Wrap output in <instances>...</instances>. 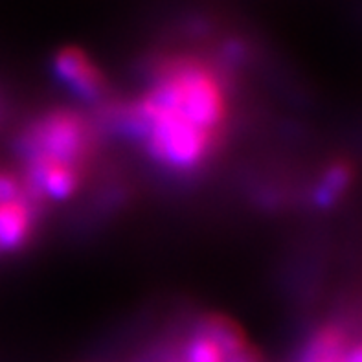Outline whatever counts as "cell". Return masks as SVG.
Segmentation results:
<instances>
[{"mask_svg":"<svg viewBox=\"0 0 362 362\" xmlns=\"http://www.w3.org/2000/svg\"><path fill=\"white\" fill-rule=\"evenodd\" d=\"M234 98L219 66L197 55L156 63L142 88L112 110L122 134L156 170L193 177L216 160L230 133Z\"/></svg>","mask_w":362,"mask_h":362,"instance_id":"1","label":"cell"},{"mask_svg":"<svg viewBox=\"0 0 362 362\" xmlns=\"http://www.w3.org/2000/svg\"><path fill=\"white\" fill-rule=\"evenodd\" d=\"M98 146L100 134L85 110H42L18 133L17 175L42 206L69 202L88 182Z\"/></svg>","mask_w":362,"mask_h":362,"instance_id":"2","label":"cell"},{"mask_svg":"<svg viewBox=\"0 0 362 362\" xmlns=\"http://www.w3.org/2000/svg\"><path fill=\"white\" fill-rule=\"evenodd\" d=\"M162 362H263L235 322L221 315L193 318Z\"/></svg>","mask_w":362,"mask_h":362,"instance_id":"3","label":"cell"},{"mask_svg":"<svg viewBox=\"0 0 362 362\" xmlns=\"http://www.w3.org/2000/svg\"><path fill=\"white\" fill-rule=\"evenodd\" d=\"M42 210L17 171L0 170V257L13 256L32 243Z\"/></svg>","mask_w":362,"mask_h":362,"instance_id":"4","label":"cell"},{"mask_svg":"<svg viewBox=\"0 0 362 362\" xmlns=\"http://www.w3.org/2000/svg\"><path fill=\"white\" fill-rule=\"evenodd\" d=\"M55 79L64 90L85 107H105L110 101V85L105 72L92 55L78 48L64 46L52 61Z\"/></svg>","mask_w":362,"mask_h":362,"instance_id":"5","label":"cell"},{"mask_svg":"<svg viewBox=\"0 0 362 362\" xmlns=\"http://www.w3.org/2000/svg\"><path fill=\"white\" fill-rule=\"evenodd\" d=\"M355 179L354 165L346 160H335L322 171L317 182L313 184L311 202L317 210H331L335 208L346 193L349 192Z\"/></svg>","mask_w":362,"mask_h":362,"instance_id":"6","label":"cell"},{"mask_svg":"<svg viewBox=\"0 0 362 362\" xmlns=\"http://www.w3.org/2000/svg\"><path fill=\"white\" fill-rule=\"evenodd\" d=\"M348 346L344 333L337 327H322L309 339L300 362H342Z\"/></svg>","mask_w":362,"mask_h":362,"instance_id":"7","label":"cell"},{"mask_svg":"<svg viewBox=\"0 0 362 362\" xmlns=\"http://www.w3.org/2000/svg\"><path fill=\"white\" fill-rule=\"evenodd\" d=\"M342 362H362V342L354 346H346Z\"/></svg>","mask_w":362,"mask_h":362,"instance_id":"8","label":"cell"}]
</instances>
